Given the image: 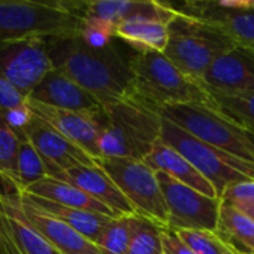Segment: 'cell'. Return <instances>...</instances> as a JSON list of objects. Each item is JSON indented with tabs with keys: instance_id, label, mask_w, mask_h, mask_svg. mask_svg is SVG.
Segmentation results:
<instances>
[{
	"instance_id": "cell-1",
	"label": "cell",
	"mask_w": 254,
	"mask_h": 254,
	"mask_svg": "<svg viewBox=\"0 0 254 254\" xmlns=\"http://www.w3.org/2000/svg\"><path fill=\"white\" fill-rule=\"evenodd\" d=\"M48 51L54 68L89 92L103 107L134 94V76L129 63L113 45L94 48L79 36L51 37L48 39Z\"/></svg>"
},
{
	"instance_id": "cell-2",
	"label": "cell",
	"mask_w": 254,
	"mask_h": 254,
	"mask_svg": "<svg viewBox=\"0 0 254 254\" xmlns=\"http://www.w3.org/2000/svg\"><path fill=\"white\" fill-rule=\"evenodd\" d=\"M83 0H0V43L24 37L80 36Z\"/></svg>"
},
{
	"instance_id": "cell-3",
	"label": "cell",
	"mask_w": 254,
	"mask_h": 254,
	"mask_svg": "<svg viewBox=\"0 0 254 254\" xmlns=\"http://www.w3.org/2000/svg\"><path fill=\"white\" fill-rule=\"evenodd\" d=\"M161 115L134 95L106 106L100 138L101 158L143 161L161 140Z\"/></svg>"
},
{
	"instance_id": "cell-4",
	"label": "cell",
	"mask_w": 254,
	"mask_h": 254,
	"mask_svg": "<svg viewBox=\"0 0 254 254\" xmlns=\"http://www.w3.org/2000/svg\"><path fill=\"white\" fill-rule=\"evenodd\" d=\"M128 63L134 76L132 95L153 110L177 104H208L204 88L180 71L162 52H135Z\"/></svg>"
},
{
	"instance_id": "cell-5",
	"label": "cell",
	"mask_w": 254,
	"mask_h": 254,
	"mask_svg": "<svg viewBox=\"0 0 254 254\" xmlns=\"http://www.w3.org/2000/svg\"><path fill=\"white\" fill-rule=\"evenodd\" d=\"M158 113L219 150L254 165V131L238 125L211 106L177 104L164 107Z\"/></svg>"
},
{
	"instance_id": "cell-6",
	"label": "cell",
	"mask_w": 254,
	"mask_h": 254,
	"mask_svg": "<svg viewBox=\"0 0 254 254\" xmlns=\"http://www.w3.org/2000/svg\"><path fill=\"white\" fill-rule=\"evenodd\" d=\"M231 48H234L231 40L217 28L177 10L168 24V43L162 54L180 71L198 82L210 64Z\"/></svg>"
},
{
	"instance_id": "cell-7",
	"label": "cell",
	"mask_w": 254,
	"mask_h": 254,
	"mask_svg": "<svg viewBox=\"0 0 254 254\" xmlns=\"http://www.w3.org/2000/svg\"><path fill=\"white\" fill-rule=\"evenodd\" d=\"M161 141L185 156L213 185L219 198L229 185L254 180L253 164L219 150L164 118L161 125Z\"/></svg>"
},
{
	"instance_id": "cell-8",
	"label": "cell",
	"mask_w": 254,
	"mask_h": 254,
	"mask_svg": "<svg viewBox=\"0 0 254 254\" xmlns=\"http://www.w3.org/2000/svg\"><path fill=\"white\" fill-rule=\"evenodd\" d=\"M97 165L115 182L137 216L168 225L167 204L156 173L144 162L128 158H101Z\"/></svg>"
},
{
	"instance_id": "cell-9",
	"label": "cell",
	"mask_w": 254,
	"mask_h": 254,
	"mask_svg": "<svg viewBox=\"0 0 254 254\" xmlns=\"http://www.w3.org/2000/svg\"><path fill=\"white\" fill-rule=\"evenodd\" d=\"M156 177L168 210L167 228L173 231H217L222 201L210 198L162 171Z\"/></svg>"
},
{
	"instance_id": "cell-10",
	"label": "cell",
	"mask_w": 254,
	"mask_h": 254,
	"mask_svg": "<svg viewBox=\"0 0 254 254\" xmlns=\"http://www.w3.org/2000/svg\"><path fill=\"white\" fill-rule=\"evenodd\" d=\"M173 7L213 25L234 46L254 54V0H190Z\"/></svg>"
},
{
	"instance_id": "cell-11",
	"label": "cell",
	"mask_w": 254,
	"mask_h": 254,
	"mask_svg": "<svg viewBox=\"0 0 254 254\" xmlns=\"http://www.w3.org/2000/svg\"><path fill=\"white\" fill-rule=\"evenodd\" d=\"M0 70L24 95H28L54 70L48 37H24L0 43Z\"/></svg>"
},
{
	"instance_id": "cell-12",
	"label": "cell",
	"mask_w": 254,
	"mask_h": 254,
	"mask_svg": "<svg viewBox=\"0 0 254 254\" xmlns=\"http://www.w3.org/2000/svg\"><path fill=\"white\" fill-rule=\"evenodd\" d=\"M24 140H28L37 150L52 179L60 180L64 171L74 167L97 164V161L82 147L57 132L34 115L24 129Z\"/></svg>"
},
{
	"instance_id": "cell-13",
	"label": "cell",
	"mask_w": 254,
	"mask_h": 254,
	"mask_svg": "<svg viewBox=\"0 0 254 254\" xmlns=\"http://www.w3.org/2000/svg\"><path fill=\"white\" fill-rule=\"evenodd\" d=\"M27 106L30 112L52 127L57 132L82 147L95 161L101 158L100 153V138L103 129L104 109L98 113H80L63 109H55L37 101L27 98Z\"/></svg>"
},
{
	"instance_id": "cell-14",
	"label": "cell",
	"mask_w": 254,
	"mask_h": 254,
	"mask_svg": "<svg viewBox=\"0 0 254 254\" xmlns=\"http://www.w3.org/2000/svg\"><path fill=\"white\" fill-rule=\"evenodd\" d=\"M0 254H58L28 222L18 193H0Z\"/></svg>"
},
{
	"instance_id": "cell-15",
	"label": "cell",
	"mask_w": 254,
	"mask_h": 254,
	"mask_svg": "<svg viewBox=\"0 0 254 254\" xmlns=\"http://www.w3.org/2000/svg\"><path fill=\"white\" fill-rule=\"evenodd\" d=\"M198 83L211 92H253L254 54L238 46L231 48L210 64Z\"/></svg>"
},
{
	"instance_id": "cell-16",
	"label": "cell",
	"mask_w": 254,
	"mask_h": 254,
	"mask_svg": "<svg viewBox=\"0 0 254 254\" xmlns=\"http://www.w3.org/2000/svg\"><path fill=\"white\" fill-rule=\"evenodd\" d=\"M28 98L55 109L80 113H98L104 109L97 98L57 68L45 76Z\"/></svg>"
},
{
	"instance_id": "cell-17",
	"label": "cell",
	"mask_w": 254,
	"mask_h": 254,
	"mask_svg": "<svg viewBox=\"0 0 254 254\" xmlns=\"http://www.w3.org/2000/svg\"><path fill=\"white\" fill-rule=\"evenodd\" d=\"M177 15L171 3L153 0H83V18H97L113 25L132 18H153L170 24Z\"/></svg>"
},
{
	"instance_id": "cell-18",
	"label": "cell",
	"mask_w": 254,
	"mask_h": 254,
	"mask_svg": "<svg viewBox=\"0 0 254 254\" xmlns=\"http://www.w3.org/2000/svg\"><path fill=\"white\" fill-rule=\"evenodd\" d=\"M19 202L28 222L58 254H103L92 241L65 223L42 211L22 195H19Z\"/></svg>"
},
{
	"instance_id": "cell-19",
	"label": "cell",
	"mask_w": 254,
	"mask_h": 254,
	"mask_svg": "<svg viewBox=\"0 0 254 254\" xmlns=\"http://www.w3.org/2000/svg\"><path fill=\"white\" fill-rule=\"evenodd\" d=\"M95 201L106 205L115 216H135V211L129 201L124 196L115 182L95 164V165H80L63 173L61 179Z\"/></svg>"
},
{
	"instance_id": "cell-20",
	"label": "cell",
	"mask_w": 254,
	"mask_h": 254,
	"mask_svg": "<svg viewBox=\"0 0 254 254\" xmlns=\"http://www.w3.org/2000/svg\"><path fill=\"white\" fill-rule=\"evenodd\" d=\"M155 173L162 171L173 177L174 180L210 196V198H219L216 189L213 185L185 158L182 156L177 150L173 147L164 144L161 140L153 146L152 152L143 159Z\"/></svg>"
},
{
	"instance_id": "cell-21",
	"label": "cell",
	"mask_w": 254,
	"mask_h": 254,
	"mask_svg": "<svg viewBox=\"0 0 254 254\" xmlns=\"http://www.w3.org/2000/svg\"><path fill=\"white\" fill-rule=\"evenodd\" d=\"M19 195L27 198L33 205H36L42 211L48 213L49 216L55 217L57 220H60V222L65 223L67 226L73 228L74 231L82 234L85 238H88L94 244L98 241L100 235L103 234L106 226L112 222V219H115V217L100 214V213H92V211H86V210L65 207V205L57 204V202H51V201H46V199L31 196L28 193H19Z\"/></svg>"
},
{
	"instance_id": "cell-22",
	"label": "cell",
	"mask_w": 254,
	"mask_h": 254,
	"mask_svg": "<svg viewBox=\"0 0 254 254\" xmlns=\"http://www.w3.org/2000/svg\"><path fill=\"white\" fill-rule=\"evenodd\" d=\"M22 193H28L31 196L46 199L51 202H57V204H61L65 207L86 210V211H92V213H100V214H106L110 217H118L106 205L95 201L94 198L86 195L83 190H80L79 188H76V186H73L64 180L46 177Z\"/></svg>"
},
{
	"instance_id": "cell-23",
	"label": "cell",
	"mask_w": 254,
	"mask_h": 254,
	"mask_svg": "<svg viewBox=\"0 0 254 254\" xmlns=\"http://www.w3.org/2000/svg\"><path fill=\"white\" fill-rule=\"evenodd\" d=\"M116 37L135 52H164L168 43V24L153 18H132L116 25Z\"/></svg>"
},
{
	"instance_id": "cell-24",
	"label": "cell",
	"mask_w": 254,
	"mask_h": 254,
	"mask_svg": "<svg viewBox=\"0 0 254 254\" xmlns=\"http://www.w3.org/2000/svg\"><path fill=\"white\" fill-rule=\"evenodd\" d=\"M216 234L235 253L254 254V220L226 202L220 205Z\"/></svg>"
},
{
	"instance_id": "cell-25",
	"label": "cell",
	"mask_w": 254,
	"mask_h": 254,
	"mask_svg": "<svg viewBox=\"0 0 254 254\" xmlns=\"http://www.w3.org/2000/svg\"><path fill=\"white\" fill-rule=\"evenodd\" d=\"M205 91V89H204ZM208 106L238 125L254 131V91L241 94H222L205 91Z\"/></svg>"
},
{
	"instance_id": "cell-26",
	"label": "cell",
	"mask_w": 254,
	"mask_h": 254,
	"mask_svg": "<svg viewBox=\"0 0 254 254\" xmlns=\"http://www.w3.org/2000/svg\"><path fill=\"white\" fill-rule=\"evenodd\" d=\"M19 141L0 113V193H18L16 156Z\"/></svg>"
},
{
	"instance_id": "cell-27",
	"label": "cell",
	"mask_w": 254,
	"mask_h": 254,
	"mask_svg": "<svg viewBox=\"0 0 254 254\" xmlns=\"http://www.w3.org/2000/svg\"><path fill=\"white\" fill-rule=\"evenodd\" d=\"M49 177L46 165L28 140H21L16 156V192L22 193Z\"/></svg>"
},
{
	"instance_id": "cell-28",
	"label": "cell",
	"mask_w": 254,
	"mask_h": 254,
	"mask_svg": "<svg viewBox=\"0 0 254 254\" xmlns=\"http://www.w3.org/2000/svg\"><path fill=\"white\" fill-rule=\"evenodd\" d=\"M165 226L143 217L134 216L132 234L127 254H162V231Z\"/></svg>"
},
{
	"instance_id": "cell-29",
	"label": "cell",
	"mask_w": 254,
	"mask_h": 254,
	"mask_svg": "<svg viewBox=\"0 0 254 254\" xmlns=\"http://www.w3.org/2000/svg\"><path fill=\"white\" fill-rule=\"evenodd\" d=\"M132 220L134 216H119L112 219L106 226L98 241L97 247L103 254H127L131 234H132Z\"/></svg>"
},
{
	"instance_id": "cell-30",
	"label": "cell",
	"mask_w": 254,
	"mask_h": 254,
	"mask_svg": "<svg viewBox=\"0 0 254 254\" xmlns=\"http://www.w3.org/2000/svg\"><path fill=\"white\" fill-rule=\"evenodd\" d=\"M176 232L195 252V254H235L234 250L216 232H210V231H176Z\"/></svg>"
},
{
	"instance_id": "cell-31",
	"label": "cell",
	"mask_w": 254,
	"mask_h": 254,
	"mask_svg": "<svg viewBox=\"0 0 254 254\" xmlns=\"http://www.w3.org/2000/svg\"><path fill=\"white\" fill-rule=\"evenodd\" d=\"M79 37L89 46L104 48L112 45V40L116 37V25L97 18H83Z\"/></svg>"
},
{
	"instance_id": "cell-32",
	"label": "cell",
	"mask_w": 254,
	"mask_h": 254,
	"mask_svg": "<svg viewBox=\"0 0 254 254\" xmlns=\"http://www.w3.org/2000/svg\"><path fill=\"white\" fill-rule=\"evenodd\" d=\"M220 201L235 208L254 205V180L229 185L220 195Z\"/></svg>"
},
{
	"instance_id": "cell-33",
	"label": "cell",
	"mask_w": 254,
	"mask_h": 254,
	"mask_svg": "<svg viewBox=\"0 0 254 254\" xmlns=\"http://www.w3.org/2000/svg\"><path fill=\"white\" fill-rule=\"evenodd\" d=\"M162 254H195V252L177 235L176 231L164 228L162 231Z\"/></svg>"
},
{
	"instance_id": "cell-34",
	"label": "cell",
	"mask_w": 254,
	"mask_h": 254,
	"mask_svg": "<svg viewBox=\"0 0 254 254\" xmlns=\"http://www.w3.org/2000/svg\"><path fill=\"white\" fill-rule=\"evenodd\" d=\"M240 211H243L244 214H247L252 220H254V205H249V207H243V208H238Z\"/></svg>"
},
{
	"instance_id": "cell-35",
	"label": "cell",
	"mask_w": 254,
	"mask_h": 254,
	"mask_svg": "<svg viewBox=\"0 0 254 254\" xmlns=\"http://www.w3.org/2000/svg\"><path fill=\"white\" fill-rule=\"evenodd\" d=\"M234 253H235V252H234ZM235 254H241V253H235Z\"/></svg>"
}]
</instances>
